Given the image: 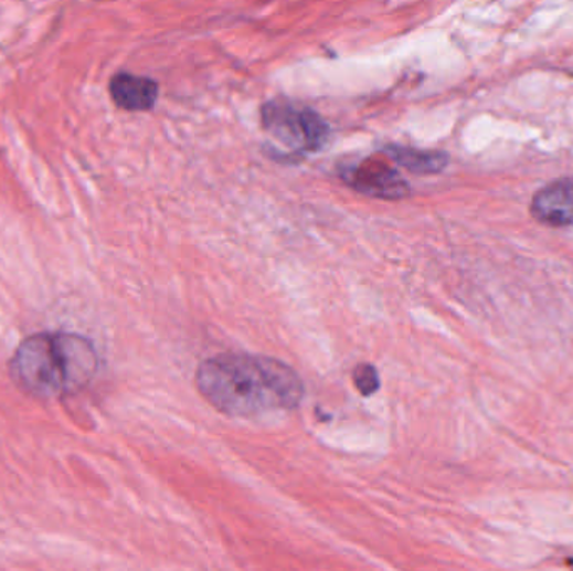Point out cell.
<instances>
[{
    "label": "cell",
    "mask_w": 573,
    "mask_h": 571,
    "mask_svg": "<svg viewBox=\"0 0 573 571\" xmlns=\"http://www.w3.org/2000/svg\"><path fill=\"white\" fill-rule=\"evenodd\" d=\"M262 125L278 142L296 151H317L329 135V128L316 112L285 101L265 104Z\"/></svg>",
    "instance_id": "obj_3"
},
{
    "label": "cell",
    "mask_w": 573,
    "mask_h": 571,
    "mask_svg": "<svg viewBox=\"0 0 573 571\" xmlns=\"http://www.w3.org/2000/svg\"><path fill=\"white\" fill-rule=\"evenodd\" d=\"M98 352L77 334H35L15 350L11 376L19 388L38 398L79 391L98 372Z\"/></svg>",
    "instance_id": "obj_2"
},
{
    "label": "cell",
    "mask_w": 573,
    "mask_h": 571,
    "mask_svg": "<svg viewBox=\"0 0 573 571\" xmlns=\"http://www.w3.org/2000/svg\"><path fill=\"white\" fill-rule=\"evenodd\" d=\"M352 381H354L356 389L361 392L362 395H372L378 392L379 385V374L372 366L369 363H361L358 368L352 372Z\"/></svg>",
    "instance_id": "obj_8"
},
{
    "label": "cell",
    "mask_w": 573,
    "mask_h": 571,
    "mask_svg": "<svg viewBox=\"0 0 573 571\" xmlns=\"http://www.w3.org/2000/svg\"><path fill=\"white\" fill-rule=\"evenodd\" d=\"M573 571V570H572Z\"/></svg>",
    "instance_id": "obj_9"
},
{
    "label": "cell",
    "mask_w": 573,
    "mask_h": 571,
    "mask_svg": "<svg viewBox=\"0 0 573 571\" xmlns=\"http://www.w3.org/2000/svg\"><path fill=\"white\" fill-rule=\"evenodd\" d=\"M386 155L411 173L417 175L439 173L445 170L449 161L448 155L443 151H421V149L400 148V146L388 148Z\"/></svg>",
    "instance_id": "obj_7"
},
{
    "label": "cell",
    "mask_w": 573,
    "mask_h": 571,
    "mask_svg": "<svg viewBox=\"0 0 573 571\" xmlns=\"http://www.w3.org/2000/svg\"><path fill=\"white\" fill-rule=\"evenodd\" d=\"M157 81L150 77L118 73L109 84V93L116 106L126 112H150L158 99Z\"/></svg>",
    "instance_id": "obj_6"
},
{
    "label": "cell",
    "mask_w": 573,
    "mask_h": 571,
    "mask_svg": "<svg viewBox=\"0 0 573 571\" xmlns=\"http://www.w3.org/2000/svg\"><path fill=\"white\" fill-rule=\"evenodd\" d=\"M532 213L552 226H573V178H562L533 197Z\"/></svg>",
    "instance_id": "obj_5"
},
{
    "label": "cell",
    "mask_w": 573,
    "mask_h": 571,
    "mask_svg": "<svg viewBox=\"0 0 573 571\" xmlns=\"http://www.w3.org/2000/svg\"><path fill=\"white\" fill-rule=\"evenodd\" d=\"M346 183L368 197L400 200L410 194V183L388 161L369 158L342 170Z\"/></svg>",
    "instance_id": "obj_4"
},
{
    "label": "cell",
    "mask_w": 573,
    "mask_h": 571,
    "mask_svg": "<svg viewBox=\"0 0 573 571\" xmlns=\"http://www.w3.org/2000/svg\"><path fill=\"white\" fill-rule=\"evenodd\" d=\"M195 382L216 411L244 420L293 411L306 394L303 379L287 363L252 353H220L203 360Z\"/></svg>",
    "instance_id": "obj_1"
}]
</instances>
